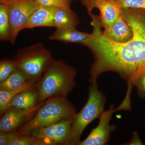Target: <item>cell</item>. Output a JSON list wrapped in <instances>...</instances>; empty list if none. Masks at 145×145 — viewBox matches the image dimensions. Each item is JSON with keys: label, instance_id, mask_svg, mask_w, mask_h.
<instances>
[{"label": "cell", "instance_id": "6da1fadb", "mask_svg": "<svg viewBox=\"0 0 145 145\" xmlns=\"http://www.w3.org/2000/svg\"><path fill=\"white\" fill-rule=\"evenodd\" d=\"M139 9L122 8L121 14L132 29L133 36L123 43L114 41L104 34L98 16L90 15L93 31L83 45L94 57L90 84L97 82L102 73L117 72L127 83L126 96L131 97L136 80L145 72V14Z\"/></svg>", "mask_w": 145, "mask_h": 145}, {"label": "cell", "instance_id": "7a4b0ae2", "mask_svg": "<svg viewBox=\"0 0 145 145\" xmlns=\"http://www.w3.org/2000/svg\"><path fill=\"white\" fill-rule=\"evenodd\" d=\"M76 71L63 60L52 59L33 89L40 104L50 98L67 97L75 86Z\"/></svg>", "mask_w": 145, "mask_h": 145}, {"label": "cell", "instance_id": "3957f363", "mask_svg": "<svg viewBox=\"0 0 145 145\" xmlns=\"http://www.w3.org/2000/svg\"><path fill=\"white\" fill-rule=\"evenodd\" d=\"M76 113L75 107L67 97L50 98L43 103L34 117L16 132L18 135L28 134L34 129L72 119Z\"/></svg>", "mask_w": 145, "mask_h": 145}, {"label": "cell", "instance_id": "277c9868", "mask_svg": "<svg viewBox=\"0 0 145 145\" xmlns=\"http://www.w3.org/2000/svg\"><path fill=\"white\" fill-rule=\"evenodd\" d=\"M106 101V96L98 89L97 83L91 84L87 102L72 119V133L69 145L79 144L84 130L93 120L99 118Z\"/></svg>", "mask_w": 145, "mask_h": 145}, {"label": "cell", "instance_id": "5b68a950", "mask_svg": "<svg viewBox=\"0 0 145 145\" xmlns=\"http://www.w3.org/2000/svg\"><path fill=\"white\" fill-rule=\"evenodd\" d=\"M52 59L49 50L41 43H37L20 50L13 60L29 81L36 83Z\"/></svg>", "mask_w": 145, "mask_h": 145}, {"label": "cell", "instance_id": "8992f818", "mask_svg": "<svg viewBox=\"0 0 145 145\" xmlns=\"http://www.w3.org/2000/svg\"><path fill=\"white\" fill-rule=\"evenodd\" d=\"M7 5L10 23L9 41L14 44L29 18L40 5L36 0H13Z\"/></svg>", "mask_w": 145, "mask_h": 145}, {"label": "cell", "instance_id": "52a82bcc", "mask_svg": "<svg viewBox=\"0 0 145 145\" xmlns=\"http://www.w3.org/2000/svg\"><path fill=\"white\" fill-rule=\"evenodd\" d=\"M73 118L48 126L34 129L29 134L42 140L45 145H69L72 133Z\"/></svg>", "mask_w": 145, "mask_h": 145}, {"label": "cell", "instance_id": "ba28073f", "mask_svg": "<svg viewBox=\"0 0 145 145\" xmlns=\"http://www.w3.org/2000/svg\"><path fill=\"white\" fill-rule=\"evenodd\" d=\"M118 111L117 108L114 109L112 105L108 110H104L99 117L98 126L91 130L87 137L79 143L78 145H106L109 140L110 133L115 130V125H110L112 114Z\"/></svg>", "mask_w": 145, "mask_h": 145}, {"label": "cell", "instance_id": "9c48e42d", "mask_svg": "<svg viewBox=\"0 0 145 145\" xmlns=\"http://www.w3.org/2000/svg\"><path fill=\"white\" fill-rule=\"evenodd\" d=\"M30 110H24L14 106H10L2 115L0 120V133L16 131L35 114L42 105Z\"/></svg>", "mask_w": 145, "mask_h": 145}, {"label": "cell", "instance_id": "30bf717a", "mask_svg": "<svg viewBox=\"0 0 145 145\" xmlns=\"http://www.w3.org/2000/svg\"><path fill=\"white\" fill-rule=\"evenodd\" d=\"M58 7L40 6L29 18L23 29L37 27H54V15Z\"/></svg>", "mask_w": 145, "mask_h": 145}, {"label": "cell", "instance_id": "8fae6325", "mask_svg": "<svg viewBox=\"0 0 145 145\" xmlns=\"http://www.w3.org/2000/svg\"><path fill=\"white\" fill-rule=\"evenodd\" d=\"M96 8L100 10L101 27L108 28L121 15L122 8L114 0H100Z\"/></svg>", "mask_w": 145, "mask_h": 145}, {"label": "cell", "instance_id": "7c38bea8", "mask_svg": "<svg viewBox=\"0 0 145 145\" xmlns=\"http://www.w3.org/2000/svg\"><path fill=\"white\" fill-rule=\"evenodd\" d=\"M106 36L114 41L123 43L132 38L133 31L121 15L108 28L103 31Z\"/></svg>", "mask_w": 145, "mask_h": 145}, {"label": "cell", "instance_id": "4fadbf2b", "mask_svg": "<svg viewBox=\"0 0 145 145\" xmlns=\"http://www.w3.org/2000/svg\"><path fill=\"white\" fill-rule=\"evenodd\" d=\"M91 34L78 31L75 27L56 29L49 36V39L65 43H78L82 44Z\"/></svg>", "mask_w": 145, "mask_h": 145}, {"label": "cell", "instance_id": "5bb4252c", "mask_svg": "<svg viewBox=\"0 0 145 145\" xmlns=\"http://www.w3.org/2000/svg\"><path fill=\"white\" fill-rule=\"evenodd\" d=\"M39 105L38 94L32 88L18 93L10 101L9 107L14 106L24 110H30L35 108Z\"/></svg>", "mask_w": 145, "mask_h": 145}, {"label": "cell", "instance_id": "9a60e30c", "mask_svg": "<svg viewBox=\"0 0 145 145\" xmlns=\"http://www.w3.org/2000/svg\"><path fill=\"white\" fill-rule=\"evenodd\" d=\"M79 23L76 14L71 8H59L55 12L54 27L56 29L76 28Z\"/></svg>", "mask_w": 145, "mask_h": 145}, {"label": "cell", "instance_id": "2e32d148", "mask_svg": "<svg viewBox=\"0 0 145 145\" xmlns=\"http://www.w3.org/2000/svg\"><path fill=\"white\" fill-rule=\"evenodd\" d=\"M36 83L27 81L24 85L17 89L8 91L0 90V113L2 115L9 107L10 101L18 93L26 89L33 88Z\"/></svg>", "mask_w": 145, "mask_h": 145}, {"label": "cell", "instance_id": "e0dca14e", "mask_svg": "<svg viewBox=\"0 0 145 145\" xmlns=\"http://www.w3.org/2000/svg\"><path fill=\"white\" fill-rule=\"evenodd\" d=\"M27 81L26 75L18 69L6 80L0 83V90L17 89L24 85Z\"/></svg>", "mask_w": 145, "mask_h": 145}, {"label": "cell", "instance_id": "ac0fdd59", "mask_svg": "<svg viewBox=\"0 0 145 145\" xmlns=\"http://www.w3.org/2000/svg\"><path fill=\"white\" fill-rule=\"evenodd\" d=\"M10 32V23L7 5L0 4V40L9 41Z\"/></svg>", "mask_w": 145, "mask_h": 145}, {"label": "cell", "instance_id": "d6986e66", "mask_svg": "<svg viewBox=\"0 0 145 145\" xmlns=\"http://www.w3.org/2000/svg\"><path fill=\"white\" fill-rule=\"evenodd\" d=\"M8 145H45V144L42 140L30 134L18 135L16 133Z\"/></svg>", "mask_w": 145, "mask_h": 145}, {"label": "cell", "instance_id": "ffe728a7", "mask_svg": "<svg viewBox=\"0 0 145 145\" xmlns=\"http://www.w3.org/2000/svg\"><path fill=\"white\" fill-rule=\"evenodd\" d=\"M14 60L4 58L0 61V83L3 82L18 70Z\"/></svg>", "mask_w": 145, "mask_h": 145}, {"label": "cell", "instance_id": "44dd1931", "mask_svg": "<svg viewBox=\"0 0 145 145\" xmlns=\"http://www.w3.org/2000/svg\"><path fill=\"white\" fill-rule=\"evenodd\" d=\"M122 8H135L145 10V0H114Z\"/></svg>", "mask_w": 145, "mask_h": 145}, {"label": "cell", "instance_id": "7402d4cb", "mask_svg": "<svg viewBox=\"0 0 145 145\" xmlns=\"http://www.w3.org/2000/svg\"><path fill=\"white\" fill-rule=\"evenodd\" d=\"M40 6L69 9L71 0H36Z\"/></svg>", "mask_w": 145, "mask_h": 145}, {"label": "cell", "instance_id": "603a6c76", "mask_svg": "<svg viewBox=\"0 0 145 145\" xmlns=\"http://www.w3.org/2000/svg\"><path fill=\"white\" fill-rule=\"evenodd\" d=\"M134 86L137 88V93L140 98L145 99V72L137 78Z\"/></svg>", "mask_w": 145, "mask_h": 145}, {"label": "cell", "instance_id": "cb8c5ba5", "mask_svg": "<svg viewBox=\"0 0 145 145\" xmlns=\"http://www.w3.org/2000/svg\"><path fill=\"white\" fill-rule=\"evenodd\" d=\"M16 133V131L0 133V145H8Z\"/></svg>", "mask_w": 145, "mask_h": 145}, {"label": "cell", "instance_id": "d4e9b609", "mask_svg": "<svg viewBox=\"0 0 145 145\" xmlns=\"http://www.w3.org/2000/svg\"><path fill=\"white\" fill-rule=\"evenodd\" d=\"M83 5L85 7L88 13H91V10L96 8V4L100 0H81Z\"/></svg>", "mask_w": 145, "mask_h": 145}, {"label": "cell", "instance_id": "484cf974", "mask_svg": "<svg viewBox=\"0 0 145 145\" xmlns=\"http://www.w3.org/2000/svg\"><path fill=\"white\" fill-rule=\"evenodd\" d=\"M141 140H140L138 133L136 131L133 132L132 139L129 142L127 143L126 145H143Z\"/></svg>", "mask_w": 145, "mask_h": 145}, {"label": "cell", "instance_id": "4316f807", "mask_svg": "<svg viewBox=\"0 0 145 145\" xmlns=\"http://www.w3.org/2000/svg\"><path fill=\"white\" fill-rule=\"evenodd\" d=\"M13 1V0H1V3L7 4L8 3L10 2V1Z\"/></svg>", "mask_w": 145, "mask_h": 145}, {"label": "cell", "instance_id": "83f0119b", "mask_svg": "<svg viewBox=\"0 0 145 145\" xmlns=\"http://www.w3.org/2000/svg\"></svg>", "mask_w": 145, "mask_h": 145}, {"label": "cell", "instance_id": "f1b7e54d", "mask_svg": "<svg viewBox=\"0 0 145 145\" xmlns=\"http://www.w3.org/2000/svg\"></svg>", "mask_w": 145, "mask_h": 145}]
</instances>
